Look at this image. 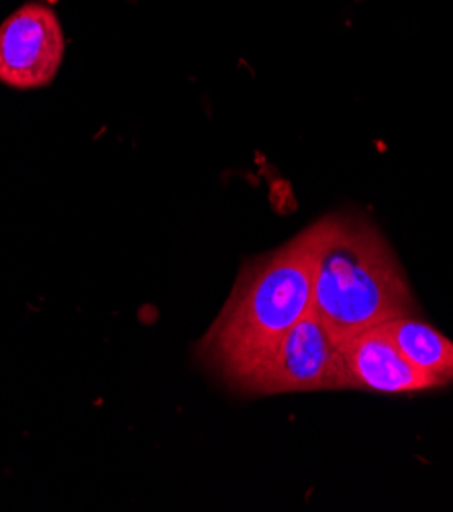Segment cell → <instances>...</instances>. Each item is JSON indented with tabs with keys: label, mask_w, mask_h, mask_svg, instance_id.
I'll use <instances>...</instances> for the list:
<instances>
[{
	"label": "cell",
	"mask_w": 453,
	"mask_h": 512,
	"mask_svg": "<svg viewBox=\"0 0 453 512\" xmlns=\"http://www.w3.org/2000/svg\"><path fill=\"white\" fill-rule=\"evenodd\" d=\"M323 235L325 217L241 268L221 315L198 341L200 362L231 382L313 311L315 266Z\"/></svg>",
	"instance_id": "6da1fadb"
},
{
	"label": "cell",
	"mask_w": 453,
	"mask_h": 512,
	"mask_svg": "<svg viewBox=\"0 0 453 512\" xmlns=\"http://www.w3.org/2000/svg\"><path fill=\"white\" fill-rule=\"evenodd\" d=\"M413 311L405 270L382 233L364 215H327L315 266L313 313L331 335L341 341Z\"/></svg>",
	"instance_id": "7a4b0ae2"
},
{
	"label": "cell",
	"mask_w": 453,
	"mask_h": 512,
	"mask_svg": "<svg viewBox=\"0 0 453 512\" xmlns=\"http://www.w3.org/2000/svg\"><path fill=\"white\" fill-rule=\"evenodd\" d=\"M229 384L247 396L351 390L341 345L313 311Z\"/></svg>",
	"instance_id": "3957f363"
},
{
	"label": "cell",
	"mask_w": 453,
	"mask_h": 512,
	"mask_svg": "<svg viewBox=\"0 0 453 512\" xmlns=\"http://www.w3.org/2000/svg\"><path fill=\"white\" fill-rule=\"evenodd\" d=\"M66 51V37L56 13L27 3L0 25V82L33 90L52 84Z\"/></svg>",
	"instance_id": "277c9868"
},
{
	"label": "cell",
	"mask_w": 453,
	"mask_h": 512,
	"mask_svg": "<svg viewBox=\"0 0 453 512\" xmlns=\"http://www.w3.org/2000/svg\"><path fill=\"white\" fill-rule=\"evenodd\" d=\"M351 388L376 394H413L437 388L398 351L382 327H370L339 341Z\"/></svg>",
	"instance_id": "5b68a950"
},
{
	"label": "cell",
	"mask_w": 453,
	"mask_h": 512,
	"mask_svg": "<svg viewBox=\"0 0 453 512\" xmlns=\"http://www.w3.org/2000/svg\"><path fill=\"white\" fill-rule=\"evenodd\" d=\"M398 351L437 386L453 382V341L435 327L409 317H398L380 325Z\"/></svg>",
	"instance_id": "8992f818"
}]
</instances>
